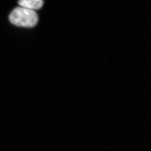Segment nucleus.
<instances>
[{
    "label": "nucleus",
    "mask_w": 151,
    "mask_h": 151,
    "mask_svg": "<svg viewBox=\"0 0 151 151\" xmlns=\"http://www.w3.org/2000/svg\"><path fill=\"white\" fill-rule=\"evenodd\" d=\"M9 20L12 24L18 27H33L38 22V16L35 11L20 6L12 10Z\"/></svg>",
    "instance_id": "obj_1"
},
{
    "label": "nucleus",
    "mask_w": 151,
    "mask_h": 151,
    "mask_svg": "<svg viewBox=\"0 0 151 151\" xmlns=\"http://www.w3.org/2000/svg\"><path fill=\"white\" fill-rule=\"evenodd\" d=\"M18 4L21 7L35 11L43 6V0H19Z\"/></svg>",
    "instance_id": "obj_2"
}]
</instances>
